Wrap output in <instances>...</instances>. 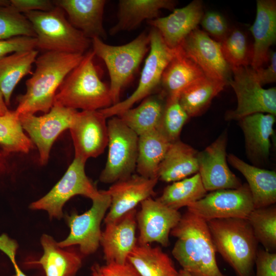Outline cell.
I'll return each mask as SVG.
<instances>
[{
  "label": "cell",
  "instance_id": "6da1fadb",
  "mask_svg": "<svg viewBox=\"0 0 276 276\" xmlns=\"http://www.w3.org/2000/svg\"><path fill=\"white\" fill-rule=\"evenodd\" d=\"M83 55L47 51L37 57L35 71L26 82V91L17 97L16 114H34L39 111L48 113L54 104L57 90Z\"/></svg>",
  "mask_w": 276,
  "mask_h": 276
},
{
  "label": "cell",
  "instance_id": "7a4b0ae2",
  "mask_svg": "<svg viewBox=\"0 0 276 276\" xmlns=\"http://www.w3.org/2000/svg\"><path fill=\"white\" fill-rule=\"evenodd\" d=\"M170 235L177 238L172 254L192 276H226L219 268L207 222L187 210Z\"/></svg>",
  "mask_w": 276,
  "mask_h": 276
},
{
  "label": "cell",
  "instance_id": "3957f363",
  "mask_svg": "<svg viewBox=\"0 0 276 276\" xmlns=\"http://www.w3.org/2000/svg\"><path fill=\"white\" fill-rule=\"evenodd\" d=\"M89 51L68 74L58 89L54 104L82 111L99 110L112 105L109 87L101 79Z\"/></svg>",
  "mask_w": 276,
  "mask_h": 276
},
{
  "label": "cell",
  "instance_id": "277c9868",
  "mask_svg": "<svg viewBox=\"0 0 276 276\" xmlns=\"http://www.w3.org/2000/svg\"><path fill=\"white\" fill-rule=\"evenodd\" d=\"M216 252L237 276H252L258 244L247 219H215L207 222Z\"/></svg>",
  "mask_w": 276,
  "mask_h": 276
},
{
  "label": "cell",
  "instance_id": "5b68a950",
  "mask_svg": "<svg viewBox=\"0 0 276 276\" xmlns=\"http://www.w3.org/2000/svg\"><path fill=\"white\" fill-rule=\"evenodd\" d=\"M24 14L32 24L36 48L39 49L84 55L91 43V39L72 25L64 11L58 6L48 11Z\"/></svg>",
  "mask_w": 276,
  "mask_h": 276
},
{
  "label": "cell",
  "instance_id": "8992f818",
  "mask_svg": "<svg viewBox=\"0 0 276 276\" xmlns=\"http://www.w3.org/2000/svg\"><path fill=\"white\" fill-rule=\"evenodd\" d=\"M92 51L106 65L112 105L120 102L121 92L130 81L150 49L149 33L143 32L130 42L121 45L105 43L99 38L91 39Z\"/></svg>",
  "mask_w": 276,
  "mask_h": 276
},
{
  "label": "cell",
  "instance_id": "52a82bcc",
  "mask_svg": "<svg viewBox=\"0 0 276 276\" xmlns=\"http://www.w3.org/2000/svg\"><path fill=\"white\" fill-rule=\"evenodd\" d=\"M149 52L141 73L138 86L127 99L110 107L99 110L107 119L117 116L143 100L160 84L163 73L175 55V49L169 48L158 31L152 28L149 33Z\"/></svg>",
  "mask_w": 276,
  "mask_h": 276
},
{
  "label": "cell",
  "instance_id": "ba28073f",
  "mask_svg": "<svg viewBox=\"0 0 276 276\" xmlns=\"http://www.w3.org/2000/svg\"><path fill=\"white\" fill-rule=\"evenodd\" d=\"M107 127V158L99 179L113 183L131 176L136 169L139 136L118 116L111 117Z\"/></svg>",
  "mask_w": 276,
  "mask_h": 276
},
{
  "label": "cell",
  "instance_id": "9c48e42d",
  "mask_svg": "<svg viewBox=\"0 0 276 276\" xmlns=\"http://www.w3.org/2000/svg\"><path fill=\"white\" fill-rule=\"evenodd\" d=\"M233 78L229 84L234 90L237 106L226 112V120H239L257 113L276 116V88L264 89L250 65L232 68Z\"/></svg>",
  "mask_w": 276,
  "mask_h": 276
},
{
  "label": "cell",
  "instance_id": "30bf717a",
  "mask_svg": "<svg viewBox=\"0 0 276 276\" xmlns=\"http://www.w3.org/2000/svg\"><path fill=\"white\" fill-rule=\"evenodd\" d=\"M85 164L75 158L61 179L45 195L32 202L29 208L48 212L50 219H61L65 203L74 196L80 195L92 200L101 194V191L87 177Z\"/></svg>",
  "mask_w": 276,
  "mask_h": 276
},
{
  "label": "cell",
  "instance_id": "8fae6325",
  "mask_svg": "<svg viewBox=\"0 0 276 276\" xmlns=\"http://www.w3.org/2000/svg\"><path fill=\"white\" fill-rule=\"evenodd\" d=\"M100 191V195L92 200V205L88 210L80 215L73 212L65 216L70 232L64 240L58 242L59 246L77 245L83 256L90 255L97 250L102 232L101 223L111 203L107 191Z\"/></svg>",
  "mask_w": 276,
  "mask_h": 276
},
{
  "label": "cell",
  "instance_id": "7c38bea8",
  "mask_svg": "<svg viewBox=\"0 0 276 276\" xmlns=\"http://www.w3.org/2000/svg\"><path fill=\"white\" fill-rule=\"evenodd\" d=\"M187 207V210L206 222L215 219H247L255 209L247 183L237 189L212 191Z\"/></svg>",
  "mask_w": 276,
  "mask_h": 276
},
{
  "label": "cell",
  "instance_id": "4fadbf2b",
  "mask_svg": "<svg viewBox=\"0 0 276 276\" xmlns=\"http://www.w3.org/2000/svg\"><path fill=\"white\" fill-rule=\"evenodd\" d=\"M78 111L54 104L42 116L25 113L18 115L22 127L37 146L41 165L47 164L52 145L58 136L70 128Z\"/></svg>",
  "mask_w": 276,
  "mask_h": 276
},
{
  "label": "cell",
  "instance_id": "5bb4252c",
  "mask_svg": "<svg viewBox=\"0 0 276 276\" xmlns=\"http://www.w3.org/2000/svg\"><path fill=\"white\" fill-rule=\"evenodd\" d=\"M178 47L201 68L206 76L228 84L232 78V69L224 57L219 42L196 28Z\"/></svg>",
  "mask_w": 276,
  "mask_h": 276
},
{
  "label": "cell",
  "instance_id": "9a60e30c",
  "mask_svg": "<svg viewBox=\"0 0 276 276\" xmlns=\"http://www.w3.org/2000/svg\"><path fill=\"white\" fill-rule=\"evenodd\" d=\"M106 118L99 110L78 111L70 130L75 148V158L85 163L101 154L108 145Z\"/></svg>",
  "mask_w": 276,
  "mask_h": 276
},
{
  "label": "cell",
  "instance_id": "2e32d148",
  "mask_svg": "<svg viewBox=\"0 0 276 276\" xmlns=\"http://www.w3.org/2000/svg\"><path fill=\"white\" fill-rule=\"evenodd\" d=\"M141 205L140 210L136 214L139 229L137 244L157 242L163 246H168L169 235L179 221L181 213L151 197L143 201Z\"/></svg>",
  "mask_w": 276,
  "mask_h": 276
},
{
  "label": "cell",
  "instance_id": "e0dca14e",
  "mask_svg": "<svg viewBox=\"0 0 276 276\" xmlns=\"http://www.w3.org/2000/svg\"><path fill=\"white\" fill-rule=\"evenodd\" d=\"M227 133L223 132L211 145L198 152V173L205 190L235 189L242 186L227 163Z\"/></svg>",
  "mask_w": 276,
  "mask_h": 276
},
{
  "label": "cell",
  "instance_id": "ac0fdd59",
  "mask_svg": "<svg viewBox=\"0 0 276 276\" xmlns=\"http://www.w3.org/2000/svg\"><path fill=\"white\" fill-rule=\"evenodd\" d=\"M158 179L144 177L139 174L113 183L106 190L110 196L109 211L104 218V223L116 221L135 209L144 200L155 194L154 189Z\"/></svg>",
  "mask_w": 276,
  "mask_h": 276
},
{
  "label": "cell",
  "instance_id": "d6986e66",
  "mask_svg": "<svg viewBox=\"0 0 276 276\" xmlns=\"http://www.w3.org/2000/svg\"><path fill=\"white\" fill-rule=\"evenodd\" d=\"M136 211L126 213L116 221L105 224L101 232L100 245L106 264H124L137 244L135 236Z\"/></svg>",
  "mask_w": 276,
  "mask_h": 276
},
{
  "label": "cell",
  "instance_id": "ffe728a7",
  "mask_svg": "<svg viewBox=\"0 0 276 276\" xmlns=\"http://www.w3.org/2000/svg\"><path fill=\"white\" fill-rule=\"evenodd\" d=\"M203 14L202 1L195 0L182 8L175 9L167 16L147 22L158 31L169 48L175 49L197 28Z\"/></svg>",
  "mask_w": 276,
  "mask_h": 276
},
{
  "label": "cell",
  "instance_id": "44dd1931",
  "mask_svg": "<svg viewBox=\"0 0 276 276\" xmlns=\"http://www.w3.org/2000/svg\"><path fill=\"white\" fill-rule=\"evenodd\" d=\"M55 6L61 8L68 15V21L84 36L92 39L107 37L103 25V16L106 1L57 0Z\"/></svg>",
  "mask_w": 276,
  "mask_h": 276
},
{
  "label": "cell",
  "instance_id": "7402d4cb",
  "mask_svg": "<svg viewBox=\"0 0 276 276\" xmlns=\"http://www.w3.org/2000/svg\"><path fill=\"white\" fill-rule=\"evenodd\" d=\"M238 121L244 135L248 157L256 165L266 162L270 155V137L273 134L275 116L257 113Z\"/></svg>",
  "mask_w": 276,
  "mask_h": 276
},
{
  "label": "cell",
  "instance_id": "603a6c76",
  "mask_svg": "<svg viewBox=\"0 0 276 276\" xmlns=\"http://www.w3.org/2000/svg\"><path fill=\"white\" fill-rule=\"evenodd\" d=\"M249 30L254 39L250 66L255 70L267 62L269 48L275 42V0L257 1L256 19Z\"/></svg>",
  "mask_w": 276,
  "mask_h": 276
},
{
  "label": "cell",
  "instance_id": "cb8c5ba5",
  "mask_svg": "<svg viewBox=\"0 0 276 276\" xmlns=\"http://www.w3.org/2000/svg\"><path fill=\"white\" fill-rule=\"evenodd\" d=\"M43 255L36 263L43 268L46 276H76L82 266L83 255L74 246L61 247L50 235L40 238Z\"/></svg>",
  "mask_w": 276,
  "mask_h": 276
},
{
  "label": "cell",
  "instance_id": "d4e9b609",
  "mask_svg": "<svg viewBox=\"0 0 276 276\" xmlns=\"http://www.w3.org/2000/svg\"><path fill=\"white\" fill-rule=\"evenodd\" d=\"M227 160L245 178L255 209L274 204L276 202V173L249 165L234 154Z\"/></svg>",
  "mask_w": 276,
  "mask_h": 276
},
{
  "label": "cell",
  "instance_id": "484cf974",
  "mask_svg": "<svg viewBox=\"0 0 276 276\" xmlns=\"http://www.w3.org/2000/svg\"><path fill=\"white\" fill-rule=\"evenodd\" d=\"M176 2L172 0H120L118 20L109 30L111 35L130 31L144 20L158 17L162 9L174 10Z\"/></svg>",
  "mask_w": 276,
  "mask_h": 276
},
{
  "label": "cell",
  "instance_id": "4316f807",
  "mask_svg": "<svg viewBox=\"0 0 276 276\" xmlns=\"http://www.w3.org/2000/svg\"><path fill=\"white\" fill-rule=\"evenodd\" d=\"M198 153L179 139L172 142L159 165L158 179L173 182L198 172Z\"/></svg>",
  "mask_w": 276,
  "mask_h": 276
},
{
  "label": "cell",
  "instance_id": "83f0119b",
  "mask_svg": "<svg viewBox=\"0 0 276 276\" xmlns=\"http://www.w3.org/2000/svg\"><path fill=\"white\" fill-rule=\"evenodd\" d=\"M204 76L201 68L178 47L163 73L160 85L166 97L179 96L186 87Z\"/></svg>",
  "mask_w": 276,
  "mask_h": 276
},
{
  "label": "cell",
  "instance_id": "f1b7e54d",
  "mask_svg": "<svg viewBox=\"0 0 276 276\" xmlns=\"http://www.w3.org/2000/svg\"><path fill=\"white\" fill-rule=\"evenodd\" d=\"M171 143L158 128L139 135L136 165L138 174L158 179L159 165Z\"/></svg>",
  "mask_w": 276,
  "mask_h": 276
},
{
  "label": "cell",
  "instance_id": "f546056e",
  "mask_svg": "<svg viewBox=\"0 0 276 276\" xmlns=\"http://www.w3.org/2000/svg\"><path fill=\"white\" fill-rule=\"evenodd\" d=\"M166 99V96L162 91L150 95L137 107L127 109L117 116L139 136L158 128Z\"/></svg>",
  "mask_w": 276,
  "mask_h": 276
},
{
  "label": "cell",
  "instance_id": "4dcf8cb0",
  "mask_svg": "<svg viewBox=\"0 0 276 276\" xmlns=\"http://www.w3.org/2000/svg\"><path fill=\"white\" fill-rule=\"evenodd\" d=\"M127 261L142 276H179L172 259L159 246L137 244Z\"/></svg>",
  "mask_w": 276,
  "mask_h": 276
},
{
  "label": "cell",
  "instance_id": "1f68e13d",
  "mask_svg": "<svg viewBox=\"0 0 276 276\" xmlns=\"http://www.w3.org/2000/svg\"><path fill=\"white\" fill-rule=\"evenodd\" d=\"M38 52L35 49L13 53L0 59V90L8 106L12 92L20 80L30 73Z\"/></svg>",
  "mask_w": 276,
  "mask_h": 276
},
{
  "label": "cell",
  "instance_id": "d6a6232c",
  "mask_svg": "<svg viewBox=\"0 0 276 276\" xmlns=\"http://www.w3.org/2000/svg\"><path fill=\"white\" fill-rule=\"evenodd\" d=\"M225 85L222 81L204 76L180 93L179 103L190 118L198 116L209 107Z\"/></svg>",
  "mask_w": 276,
  "mask_h": 276
},
{
  "label": "cell",
  "instance_id": "836d02e7",
  "mask_svg": "<svg viewBox=\"0 0 276 276\" xmlns=\"http://www.w3.org/2000/svg\"><path fill=\"white\" fill-rule=\"evenodd\" d=\"M198 172L189 178L173 182L167 186L156 199L165 205L178 210L200 200L206 195Z\"/></svg>",
  "mask_w": 276,
  "mask_h": 276
},
{
  "label": "cell",
  "instance_id": "e575fe53",
  "mask_svg": "<svg viewBox=\"0 0 276 276\" xmlns=\"http://www.w3.org/2000/svg\"><path fill=\"white\" fill-rule=\"evenodd\" d=\"M247 219L257 242L265 250L275 252L276 250V207L275 204L254 209Z\"/></svg>",
  "mask_w": 276,
  "mask_h": 276
},
{
  "label": "cell",
  "instance_id": "d590c367",
  "mask_svg": "<svg viewBox=\"0 0 276 276\" xmlns=\"http://www.w3.org/2000/svg\"><path fill=\"white\" fill-rule=\"evenodd\" d=\"M0 145L10 152L28 153L33 148L32 141L24 132L15 110L0 116Z\"/></svg>",
  "mask_w": 276,
  "mask_h": 276
},
{
  "label": "cell",
  "instance_id": "8d00e7d4",
  "mask_svg": "<svg viewBox=\"0 0 276 276\" xmlns=\"http://www.w3.org/2000/svg\"><path fill=\"white\" fill-rule=\"evenodd\" d=\"M220 43L224 57L231 69L250 65L252 48L249 49L243 32L238 29L229 31Z\"/></svg>",
  "mask_w": 276,
  "mask_h": 276
},
{
  "label": "cell",
  "instance_id": "74e56055",
  "mask_svg": "<svg viewBox=\"0 0 276 276\" xmlns=\"http://www.w3.org/2000/svg\"><path fill=\"white\" fill-rule=\"evenodd\" d=\"M189 116L179 101V96L166 97L158 128L170 142L179 140L183 126Z\"/></svg>",
  "mask_w": 276,
  "mask_h": 276
},
{
  "label": "cell",
  "instance_id": "f35d334b",
  "mask_svg": "<svg viewBox=\"0 0 276 276\" xmlns=\"http://www.w3.org/2000/svg\"><path fill=\"white\" fill-rule=\"evenodd\" d=\"M17 36L36 38L32 24L10 5L0 7V40Z\"/></svg>",
  "mask_w": 276,
  "mask_h": 276
},
{
  "label": "cell",
  "instance_id": "ab89813d",
  "mask_svg": "<svg viewBox=\"0 0 276 276\" xmlns=\"http://www.w3.org/2000/svg\"><path fill=\"white\" fill-rule=\"evenodd\" d=\"M208 34L211 35L215 40L220 42L227 35L229 31L224 16L216 11H208L203 14L200 22Z\"/></svg>",
  "mask_w": 276,
  "mask_h": 276
},
{
  "label": "cell",
  "instance_id": "60d3db41",
  "mask_svg": "<svg viewBox=\"0 0 276 276\" xmlns=\"http://www.w3.org/2000/svg\"><path fill=\"white\" fill-rule=\"evenodd\" d=\"M36 48V39L27 36H17L0 40V59L8 54L33 50Z\"/></svg>",
  "mask_w": 276,
  "mask_h": 276
},
{
  "label": "cell",
  "instance_id": "b9f144b4",
  "mask_svg": "<svg viewBox=\"0 0 276 276\" xmlns=\"http://www.w3.org/2000/svg\"><path fill=\"white\" fill-rule=\"evenodd\" d=\"M255 276H276V253L258 249Z\"/></svg>",
  "mask_w": 276,
  "mask_h": 276
},
{
  "label": "cell",
  "instance_id": "7bdbcfd3",
  "mask_svg": "<svg viewBox=\"0 0 276 276\" xmlns=\"http://www.w3.org/2000/svg\"><path fill=\"white\" fill-rule=\"evenodd\" d=\"M10 6L20 13L31 11H48L55 5L50 0H10Z\"/></svg>",
  "mask_w": 276,
  "mask_h": 276
},
{
  "label": "cell",
  "instance_id": "ee69618b",
  "mask_svg": "<svg viewBox=\"0 0 276 276\" xmlns=\"http://www.w3.org/2000/svg\"><path fill=\"white\" fill-rule=\"evenodd\" d=\"M266 68L259 67L254 70L256 77L262 86L276 81V52L269 51Z\"/></svg>",
  "mask_w": 276,
  "mask_h": 276
},
{
  "label": "cell",
  "instance_id": "f6af8a7d",
  "mask_svg": "<svg viewBox=\"0 0 276 276\" xmlns=\"http://www.w3.org/2000/svg\"><path fill=\"white\" fill-rule=\"evenodd\" d=\"M100 269L103 276H142L128 261L122 264H106L100 266Z\"/></svg>",
  "mask_w": 276,
  "mask_h": 276
},
{
  "label": "cell",
  "instance_id": "bcb514c9",
  "mask_svg": "<svg viewBox=\"0 0 276 276\" xmlns=\"http://www.w3.org/2000/svg\"><path fill=\"white\" fill-rule=\"evenodd\" d=\"M9 110L5 102L3 95L0 90V116L5 114Z\"/></svg>",
  "mask_w": 276,
  "mask_h": 276
},
{
  "label": "cell",
  "instance_id": "7dc6e473",
  "mask_svg": "<svg viewBox=\"0 0 276 276\" xmlns=\"http://www.w3.org/2000/svg\"><path fill=\"white\" fill-rule=\"evenodd\" d=\"M91 271L93 276H103L100 269V265L98 264H94L91 268Z\"/></svg>",
  "mask_w": 276,
  "mask_h": 276
},
{
  "label": "cell",
  "instance_id": "c3c4849f",
  "mask_svg": "<svg viewBox=\"0 0 276 276\" xmlns=\"http://www.w3.org/2000/svg\"><path fill=\"white\" fill-rule=\"evenodd\" d=\"M10 5V0H0V7L7 6Z\"/></svg>",
  "mask_w": 276,
  "mask_h": 276
},
{
  "label": "cell",
  "instance_id": "681fc988",
  "mask_svg": "<svg viewBox=\"0 0 276 276\" xmlns=\"http://www.w3.org/2000/svg\"><path fill=\"white\" fill-rule=\"evenodd\" d=\"M179 276H192L188 272L183 270V269H180L178 271Z\"/></svg>",
  "mask_w": 276,
  "mask_h": 276
},
{
  "label": "cell",
  "instance_id": "f907efd6",
  "mask_svg": "<svg viewBox=\"0 0 276 276\" xmlns=\"http://www.w3.org/2000/svg\"><path fill=\"white\" fill-rule=\"evenodd\" d=\"M13 276H17V275H13ZM19 276H27V275L24 273V274H21V275H19Z\"/></svg>",
  "mask_w": 276,
  "mask_h": 276
}]
</instances>
